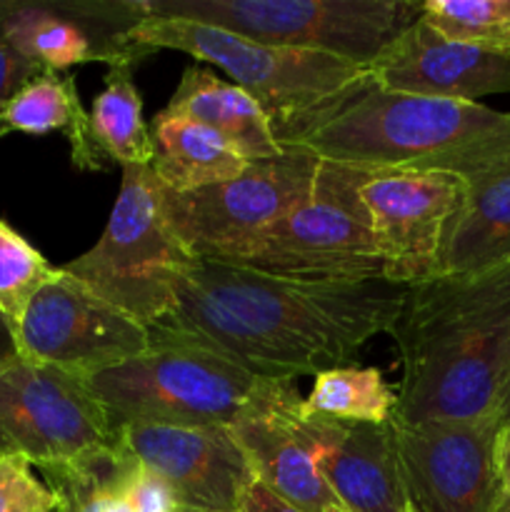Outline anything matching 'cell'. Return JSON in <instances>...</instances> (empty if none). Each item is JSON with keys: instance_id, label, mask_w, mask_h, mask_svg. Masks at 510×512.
Segmentation results:
<instances>
[{"instance_id": "obj_18", "label": "cell", "mask_w": 510, "mask_h": 512, "mask_svg": "<svg viewBox=\"0 0 510 512\" xmlns=\"http://www.w3.org/2000/svg\"><path fill=\"white\" fill-rule=\"evenodd\" d=\"M163 113L188 118L218 133L245 163L283 155L263 105L230 80L218 78L203 65L185 68Z\"/></svg>"}, {"instance_id": "obj_14", "label": "cell", "mask_w": 510, "mask_h": 512, "mask_svg": "<svg viewBox=\"0 0 510 512\" xmlns=\"http://www.w3.org/2000/svg\"><path fill=\"white\" fill-rule=\"evenodd\" d=\"M228 428L258 483L303 512L340 508L320 475V423L303 413L293 383L263 380L258 395Z\"/></svg>"}, {"instance_id": "obj_25", "label": "cell", "mask_w": 510, "mask_h": 512, "mask_svg": "<svg viewBox=\"0 0 510 512\" xmlns=\"http://www.w3.org/2000/svg\"><path fill=\"white\" fill-rule=\"evenodd\" d=\"M53 265L5 220H0V315L18 328L30 300L55 275Z\"/></svg>"}, {"instance_id": "obj_30", "label": "cell", "mask_w": 510, "mask_h": 512, "mask_svg": "<svg viewBox=\"0 0 510 512\" xmlns=\"http://www.w3.org/2000/svg\"><path fill=\"white\" fill-rule=\"evenodd\" d=\"M495 465H498V505H495V512H510V425L500 430L498 435Z\"/></svg>"}, {"instance_id": "obj_1", "label": "cell", "mask_w": 510, "mask_h": 512, "mask_svg": "<svg viewBox=\"0 0 510 512\" xmlns=\"http://www.w3.org/2000/svg\"><path fill=\"white\" fill-rule=\"evenodd\" d=\"M405 285L303 283L240 265L193 260L175 308L153 333L203 345L265 380L293 383L343 368L373 335L388 333Z\"/></svg>"}, {"instance_id": "obj_15", "label": "cell", "mask_w": 510, "mask_h": 512, "mask_svg": "<svg viewBox=\"0 0 510 512\" xmlns=\"http://www.w3.org/2000/svg\"><path fill=\"white\" fill-rule=\"evenodd\" d=\"M120 445L170 488L185 512H235L253 470L228 425H123Z\"/></svg>"}, {"instance_id": "obj_10", "label": "cell", "mask_w": 510, "mask_h": 512, "mask_svg": "<svg viewBox=\"0 0 510 512\" xmlns=\"http://www.w3.org/2000/svg\"><path fill=\"white\" fill-rule=\"evenodd\" d=\"M118 445V428L83 380L20 355L0 365V455L53 468Z\"/></svg>"}, {"instance_id": "obj_23", "label": "cell", "mask_w": 510, "mask_h": 512, "mask_svg": "<svg viewBox=\"0 0 510 512\" xmlns=\"http://www.w3.org/2000/svg\"><path fill=\"white\" fill-rule=\"evenodd\" d=\"M395 400V390L378 368L343 365L315 375L308 398H303V413L338 423L380 425L390 423Z\"/></svg>"}, {"instance_id": "obj_32", "label": "cell", "mask_w": 510, "mask_h": 512, "mask_svg": "<svg viewBox=\"0 0 510 512\" xmlns=\"http://www.w3.org/2000/svg\"><path fill=\"white\" fill-rule=\"evenodd\" d=\"M18 355V348H15V338H13V330H10L8 320L0 315V365L8 363Z\"/></svg>"}, {"instance_id": "obj_17", "label": "cell", "mask_w": 510, "mask_h": 512, "mask_svg": "<svg viewBox=\"0 0 510 512\" xmlns=\"http://www.w3.org/2000/svg\"><path fill=\"white\" fill-rule=\"evenodd\" d=\"M320 475L343 512H408L393 425L318 418Z\"/></svg>"}, {"instance_id": "obj_12", "label": "cell", "mask_w": 510, "mask_h": 512, "mask_svg": "<svg viewBox=\"0 0 510 512\" xmlns=\"http://www.w3.org/2000/svg\"><path fill=\"white\" fill-rule=\"evenodd\" d=\"M405 495L415 512H495L500 428L493 418L393 423Z\"/></svg>"}, {"instance_id": "obj_11", "label": "cell", "mask_w": 510, "mask_h": 512, "mask_svg": "<svg viewBox=\"0 0 510 512\" xmlns=\"http://www.w3.org/2000/svg\"><path fill=\"white\" fill-rule=\"evenodd\" d=\"M18 355L78 380L118 368L150 348V330L55 270L13 330Z\"/></svg>"}, {"instance_id": "obj_33", "label": "cell", "mask_w": 510, "mask_h": 512, "mask_svg": "<svg viewBox=\"0 0 510 512\" xmlns=\"http://www.w3.org/2000/svg\"><path fill=\"white\" fill-rule=\"evenodd\" d=\"M328 512H343V510H340V508H330V510H328ZM408 512H415V510H413V508H410V510H408Z\"/></svg>"}, {"instance_id": "obj_13", "label": "cell", "mask_w": 510, "mask_h": 512, "mask_svg": "<svg viewBox=\"0 0 510 512\" xmlns=\"http://www.w3.org/2000/svg\"><path fill=\"white\" fill-rule=\"evenodd\" d=\"M465 198V178L435 170H378L363 185L383 280L415 285L438 275L450 220Z\"/></svg>"}, {"instance_id": "obj_27", "label": "cell", "mask_w": 510, "mask_h": 512, "mask_svg": "<svg viewBox=\"0 0 510 512\" xmlns=\"http://www.w3.org/2000/svg\"><path fill=\"white\" fill-rule=\"evenodd\" d=\"M125 498L133 512H173L175 500L168 485L158 478L150 468H145L133 455L128 483H125Z\"/></svg>"}, {"instance_id": "obj_19", "label": "cell", "mask_w": 510, "mask_h": 512, "mask_svg": "<svg viewBox=\"0 0 510 512\" xmlns=\"http://www.w3.org/2000/svg\"><path fill=\"white\" fill-rule=\"evenodd\" d=\"M510 263V155L465 178V198L440 250V273H478Z\"/></svg>"}, {"instance_id": "obj_4", "label": "cell", "mask_w": 510, "mask_h": 512, "mask_svg": "<svg viewBox=\"0 0 510 512\" xmlns=\"http://www.w3.org/2000/svg\"><path fill=\"white\" fill-rule=\"evenodd\" d=\"M133 20L178 18L278 48L328 53L368 68L420 18L413 0H118Z\"/></svg>"}, {"instance_id": "obj_22", "label": "cell", "mask_w": 510, "mask_h": 512, "mask_svg": "<svg viewBox=\"0 0 510 512\" xmlns=\"http://www.w3.org/2000/svg\"><path fill=\"white\" fill-rule=\"evenodd\" d=\"M90 128L98 148L108 160L120 168L150 165L153 160V138L143 118V98L133 80V65H110L105 75V88L93 100Z\"/></svg>"}, {"instance_id": "obj_21", "label": "cell", "mask_w": 510, "mask_h": 512, "mask_svg": "<svg viewBox=\"0 0 510 512\" xmlns=\"http://www.w3.org/2000/svg\"><path fill=\"white\" fill-rule=\"evenodd\" d=\"M150 170L163 188L175 193L233 180L248 168L243 158L205 125L160 110L150 128Z\"/></svg>"}, {"instance_id": "obj_3", "label": "cell", "mask_w": 510, "mask_h": 512, "mask_svg": "<svg viewBox=\"0 0 510 512\" xmlns=\"http://www.w3.org/2000/svg\"><path fill=\"white\" fill-rule=\"evenodd\" d=\"M388 333L403 365L393 423L493 418L510 353V263L408 285Z\"/></svg>"}, {"instance_id": "obj_7", "label": "cell", "mask_w": 510, "mask_h": 512, "mask_svg": "<svg viewBox=\"0 0 510 512\" xmlns=\"http://www.w3.org/2000/svg\"><path fill=\"white\" fill-rule=\"evenodd\" d=\"M370 170L318 160L308 195L240 258V268L303 283L383 280V255L363 200Z\"/></svg>"}, {"instance_id": "obj_9", "label": "cell", "mask_w": 510, "mask_h": 512, "mask_svg": "<svg viewBox=\"0 0 510 512\" xmlns=\"http://www.w3.org/2000/svg\"><path fill=\"white\" fill-rule=\"evenodd\" d=\"M315 168L318 158L283 150L225 183L188 193L160 185L163 215L190 258L233 265L308 195Z\"/></svg>"}, {"instance_id": "obj_2", "label": "cell", "mask_w": 510, "mask_h": 512, "mask_svg": "<svg viewBox=\"0 0 510 512\" xmlns=\"http://www.w3.org/2000/svg\"><path fill=\"white\" fill-rule=\"evenodd\" d=\"M270 123L288 153L370 173L435 170L470 178L510 155V113L483 103L395 93L368 70L318 103Z\"/></svg>"}, {"instance_id": "obj_28", "label": "cell", "mask_w": 510, "mask_h": 512, "mask_svg": "<svg viewBox=\"0 0 510 512\" xmlns=\"http://www.w3.org/2000/svg\"><path fill=\"white\" fill-rule=\"evenodd\" d=\"M40 70L23 58L0 33V110Z\"/></svg>"}, {"instance_id": "obj_31", "label": "cell", "mask_w": 510, "mask_h": 512, "mask_svg": "<svg viewBox=\"0 0 510 512\" xmlns=\"http://www.w3.org/2000/svg\"><path fill=\"white\" fill-rule=\"evenodd\" d=\"M493 420L498 423L500 430L508 428V425H510V353H508V363H505L503 380H500V390H498V400H495Z\"/></svg>"}, {"instance_id": "obj_24", "label": "cell", "mask_w": 510, "mask_h": 512, "mask_svg": "<svg viewBox=\"0 0 510 512\" xmlns=\"http://www.w3.org/2000/svg\"><path fill=\"white\" fill-rule=\"evenodd\" d=\"M420 13L445 38L510 53V0H425Z\"/></svg>"}, {"instance_id": "obj_5", "label": "cell", "mask_w": 510, "mask_h": 512, "mask_svg": "<svg viewBox=\"0 0 510 512\" xmlns=\"http://www.w3.org/2000/svg\"><path fill=\"white\" fill-rule=\"evenodd\" d=\"M263 380L203 345L150 330L145 353L83 383L115 428H205L233 423Z\"/></svg>"}, {"instance_id": "obj_20", "label": "cell", "mask_w": 510, "mask_h": 512, "mask_svg": "<svg viewBox=\"0 0 510 512\" xmlns=\"http://www.w3.org/2000/svg\"><path fill=\"white\" fill-rule=\"evenodd\" d=\"M68 135L73 163L80 170H105L108 158L98 148L90 128V115L80 103L73 75L40 70L0 110V138L8 133Z\"/></svg>"}, {"instance_id": "obj_26", "label": "cell", "mask_w": 510, "mask_h": 512, "mask_svg": "<svg viewBox=\"0 0 510 512\" xmlns=\"http://www.w3.org/2000/svg\"><path fill=\"white\" fill-rule=\"evenodd\" d=\"M58 498L20 455H0V512H55Z\"/></svg>"}, {"instance_id": "obj_35", "label": "cell", "mask_w": 510, "mask_h": 512, "mask_svg": "<svg viewBox=\"0 0 510 512\" xmlns=\"http://www.w3.org/2000/svg\"><path fill=\"white\" fill-rule=\"evenodd\" d=\"M55 512H58V510H55Z\"/></svg>"}, {"instance_id": "obj_8", "label": "cell", "mask_w": 510, "mask_h": 512, "mask_svg": "<svg viewBox=\"0 0 510 512\" xmlns=\"http://www.w3.org/2000/svg\"><path fill=\"white\" fill-rule=\"evenodd\" d=\"M118 40L138 58L165 48L218 65L230 83L263 105L270 120L318 103L368 70L328 53L265 45L213 25L178 18H138Z\"/></svg>"}, {"instance_id": "obj_16", "label": "cell", "mask_w": 510, "mask_h": 512, "mask_svg": "<svg viewBox=\"0 0 510 512\" xmlns=\"http://www.w3.org/2000/svg\"><path fill=\"white\" fill-rule=\"evenodd\" d=\"M368 73L395 93L458 103L510 93V53L445 38L423 13L368 65Z\"/></svg>"}, {"instance_id": "obj_6", "label": "cell", "mask_w": 510, "mask_h": 512, "mask_svg": "<svg viewBox=\"0 0 510 512\" xmlns=\"http://www.w3.org/2000/svg\"><path fill=\"white\" fill-rule=\"evenodd\" d=\"M193 263L170 230L150 165L123 168L108 225L88 253L63 265L68 275L128 318L150 328L178 300L180 275Z\"/></svg>"}, {"instance_id": "obj_34", "label": "cell", "mask_w": 510, "mask_h": 512, "mask_svg": "<svg viewBox=\"0 0 510 512\" xmlns=\"http://www.w3.org/2000/svg\"><path fill=\"white\" fill-rule=\"evenodd\" d=\"M173 512H185V510H178V508H175V510H173Z\"/></svg>"}, {"instance_id": "obj_29", "label": "cell", "mask_w": 510, "mask_h": 512, "mask_svg": "<svg viewBox=\"0 0 510 512\" xmlns=\"http://www.w3.org/2000/svg\"><path fill=\"white\" fill-rule=\"evenodd\" d=\"M235 512H303V510H298L295 505H290L288 500H283L280 495H275L273 490L265 488L263 483L253 480V483L248 485V490L243 493V498H240Z\"/></svg>"}]
</instances>
